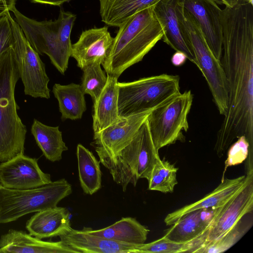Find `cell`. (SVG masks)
<instances>
[{"instance_id": "6da1fadb", "label": "cell", "mask_w": 253, "mask_h": 253, "mask_svg": "<svg viewBox=\"0 0 253 253\" xmlns=\"http://www.w3.org/2000/svg\"><path fill=\"white\" fill-rule=\"evenodd\" d=\"M220 62L227 80L228 107L216 135L214 150L222 156L235 139L245 136L253 152V2L238 0L222 9Z\"/></svg>"}, {"instance_id": "7a4b0ae2", "label": "cell", "mask_w": 253, "mask_h": 253, "mask_svg": "<svg viewBox=\"0 0 253 253\" xmlns=\"http://www.w3.org/2000/svg\"><path fill=\"white\" fill-rule=\"evenodd\" d=\"M153 6L139 11L118 27L111 52L101 63L107 75L119 78L162 39L164 32Z\"/></svg>"}, {"instance_id": "3957f363", "label": "cell", "mask_w": 253, "mask_h": 253, "mask_svg": "<svg viewBox=\"0 0 253 253\" xmlns=\"http://www.w3.org/2000/svg\"><path fill=\"white\" fill-rule=\"evenodd\" d=\"M20 78L11 46L0 54V162L24 154L27 129L17 114L14 91Z\"/></svg>"}, {"instance_id": "277c9868", "label": "cell", "mask_w": 253, "mask_h": 253, "mask_svg": "<svg viewBox=\"0 0 253 253\" xmlns=\"http://www.w3.org/2000/svg\"><path fill=\"white\" fill-rule=\"evenodd\" d=\"M15 21L32 48L39 54H46L52 64L64 74L71 55V34L76 15L61 9L55 20L38 21L22 14L14 7Z\"/></svg>"}, {"instance_id": "5b68a950", "label": "cell", "mask_w": 253, "mask_h": 253, "mask_svg": "<svg viewBox=\"0 0 253 253\" xmlns=\"http://www.w3.org/2000/svg\"><path fill=\"white\" fill-rule=\"evenodd\" d=\"M159 159V151L153 143L147 119L131 141L105 167L125 192L129 184L135 186L139 179L148 180Z\"/></svg>"}, {"instance_id": "8992f818", "label": "cell", "mask_w": 253, "mask_h": 253, "mask_svg": "<svg viewBox=\"0 0 253 253\" xmlns=\"http://www.w3.org/2000/svg\"><path fill=\"white\" fill-rule=\"evenodd\" d=\"M120 117L154 109L180 93L179 77L166 74L118 83Z\"/></svg>"}, {"instance_id": "52a82bcc", "label": "cell", "mask_w": 253, "mask_h": 253, "mask_svg": "<svg viewBox=\"0 0 253 253\" xmlns=\"http://www.w3.org/2000/svg\"><path fill=\"white\" fill-rule=\"evenodd\" d=\"M72 192L64 178L35 188L14 190L0 188V223L15 221L22 216L55 207Z\"/></svg>"}, {"instance_id": "ba28073f", "label": "cell", "mask_w": 253, "mask_h": 253, "mask_svg": "<svg viewBox=\"0 0 253 253\" xmlns=\"http://www.w3.org/2000/svg\"><path fill=\"white\" fill-rule=\"evenodd\" d=\"M177 13L178 18L190 39L197 60V66L208 84L219 114L224 116L228 107V88L220 60L215 57L209 48L196 19L183 7L179 1Z\"/></svg>"}, {"instance_id": "9c48e42d", "label": "cell", "mask_w": 253, "mask_h": 253, "mask_svg": "<svg viewBox=\"0 0 253 253\" xmlns=\"http://www.w3.org/2000/svg\"><path fill=\"white\" fill-rule=\"evenodd\" d=\"M193 100L190 90L180 92L154 109L147 118L150 132L156 148L182 141L183 131L189 128L187 120Z\"/></svg>"}, {"instance_id": "30bf717a", "label": "cell", "mask_w": 253, "mask_h": 253, "mask_svg": "<svg viewBox=\"0 0 253 253\" xmlns=\"http://www.w3.org/2000/svg\"><path fill=\"white\" fill-rule=\"evenodd\" d=\"M253 210V169L248 170L240 189L221 207L216 208L206 231L194 241L193 253L220 239L233 229Z\"/></svg>"}, {"instance_id": "8fae6325", "label": "cell", "mask_w": 253, "mask_h": 253, "mask_svg": "<svg viewBox=\"0 0 253 253\" xmlns=\"http://www.w3.org/2000/svg\"><path fill=\"white\" fill-rule=\"evenodd\" d=\"M153 109L121 117L116 123L94 133L91 145L104 166L131 141Z\"/></svg>"}, {"instance_id": "7c38bea8", "label": "cell", "mask_w": 253, "mask_h": 253, "mask_svg": "<svg viewBox=\"0 0 253 253\" xmlns=\"http://www.w3.org/2000/svg\"><path fill=\"white\" fill-rule=\"evenodd\" d=\"M13 47L25 94L34 98H49V79L45 65L27 41L20 27Z\"/></svg>"}, {"instance_id": "4fadbf2b", "label": "cell", "mask_w": 253, "mask_h": 253, "mask_svg": "<svg viewBox=\"0 0 253 253\" xmlns=\"http://www.w3.org/2000/svg\"><path fill=\"white\" fill-rule=\"evenodd\" d=\"M51 181L50 175L42 170L37 159L24 154L0 164V184L5 188L27 190Z\"/></svg>"}, {"instance_id": "5bb4252c", "label": "cell", "mask_w": 253, "mask_h": 253, "mask_svg": "<svg viewBox=\"0 0 253 253\" xmlns=\"http://www.w3.org/2000/svg\"><path fill=\"white\" fill-rule=\"evenodd\" d=\"M198 22L209 48L220 60L222 50V9L215 0H179Z\"/></svg>"}, {"instance_id": "9a60e30c", "label": "cell", "mask_w": 253, "mask_h": 253, "mask_svg": "<svg viewBox=\"0 0 253 253\" xmlns=\"http://www.w3.org/2000/svg\"><path fill=\"white\" fill-rule=\"evenodd\" d=\"M178 1L159 0L153 5V11L164 32L162 39L176 51L184 54L189 60L197 66L190 39L178 18Z\"/></svg>"}, {"instance_id": "2e32d148", "label": "cell", "mask_w": 253, "mask_h": 253, "mask_svg": "<svg viewBox=\"0 0 253 253\" xmlns=\"http://www.w3.org/2000/svg\"><path fill=\"white\" fill-rule=\"evenodd\" d=\"M113 41L107 26L85 30L72 45L71 56L81 69L90 63H102L110 54Z\"/></svg>"}, {"instance_id": "e0dca14e", "label": "cell", "mask_w": 253, "mask_h": 253, "mask_svg": "<svg viewBox=\"0 0 253 253\" xmlns=\"http://www.w3.org/2000/svg\"><path fill=\"white\" fill-rule=\"evenodd\" d=\"M79 253L61 240L45 241L25 231L9 230L0 238V253Z\"/></svg>"}, {"instance_id": "ac0fdd59", "label": "cell", "mask_w": 253, "mask_h": 253, "mask_svg": "<svg viewBox=\"0 0 253 253\" xmlns=\"http://www.w3.org/2000/svg\"><path fill=\"white\" fill-rule=\"evenodd\" d=\"M29 234L41 239L61 236L71 230L70 213L57 206L36 212L26 223Z\"/></svg>"}, {"instance_id": "d6986e66", "label": "cell", "mask_w": 253, "mask_h": 253, "mask_svg": "<svg viewBox=\"0 0 253 253\" xmlns=\"http://www.w3.org/2000/svg\"><path fill=\"white\" fill-rule=\"evenodd\" d=\"M59 237L65 244L79 253H135L137 245L111 240L83 229L72 228L68 233Z\"/></svg>"}, {"instance_id": "ffe728a7", "label": "cell", "mask_w": 253, "mask_h": 253, "mask_svg": "<svg viewBox=\"0 0 253 253\" xmlns=\"http://www.w3.org/2000/svg\"><path fill=\"white\" fill-rule=\"evenodd\" d=\"M245 178L246 175L231 179L224 178L215 189L202 199L169 213L164 219L165 223L167 225L171 226L191 211L221 207L240 189Z\"/></svg>"}, {"instance_id": "44dd1931", "label": "cell", "mask_w": 253, "mask_h": 253, "mask_svg": "<svg viewBox=\"0 0 253 253\" xmlns=\"http://www.w3.org/2000/svg\"><path fill=\"white\" fill-rule=\"evenodd\" d=\"M107 83L93 101V129L99 132L118 122L121 118L118 107V78L107 75Z\"/></svg>"}, {"instance_id": "7402d4cb", "label": "cell", "mask_w": 253, "mask_h": 253, "mask_svg": "<svg viewBox=\"0 0 253 253\" xmlns=\"http://www.w3.org/2000/svg\"><path fill=\"white\" fill-rule=\"evenodd\" d=\"M216 209H200L189 212L169 228L164 237L173 242L187 243L200 237L208 228Z\"/></svg>"}, {"instance_id": "603a6c76", "label": "cell", "mask_w": 253, "mask_h": 253, "mask_svg": "<svg viewBox=\"0 0 253 253\" xmlns=\"http://www.w3.org/2000/svg\"><path fill=\"white\" fill-rule=\"evenodd\" d=\"M83 229L92 234L111 240L132 245L145 243L150 232L147 227L131 217H122L114 224L104 228L94 230L84 227Z\"/></svg>"}, {"instance_id": "cb8c5ba5", "label": "cell", "mask_w": 253, "mask_h": 253, "mask_svg": "<svg viewBox=\"0 0 253 253\" xmlns=\"http://www.w3.org/2000/svg\"><path fill=\"white\" fill-rule=\"evenodd\" d=\"M101 20L111 26L119 27L128 18L159 0H99Z\"/></svg>"}, {"instance_id": "d4e9b609", "label": "cell", "mask_w": 253, "mask_h": 253, "mask_svg": "<svg viewBox=\"0 0 253 253\" xmlns=\"http://www.w3.org/2000/svg\"><path fill=\"white\" fill-rule=\"evenodd\" d=\"M52 92L57 99L62 120L81 119L86 111L84 93L80 84H55Z\"/></svg>"}, {"instance_id": "484cf974", "label": "cell", "mask_w": 253, "mask_h": 253, "mask_svg": "<svg viewBox=\"0 0 253 253\" xmlns=\"http://www.w3.org/2000/svg\"><path fill=\"white\" fill-rule=\"evenodd\" d=\"M31 130L38 146L47 160L54 162L62 159L63 152L68 148L63 140L59 126H48L34 119Z\"/></svg>"}, {"instance_id": "4316f807", "label": "cell", "mask_w": 253, "mask_h": 253, "mask_svg": "<svg viewBox=\"0 0 253 253\" xmlns=\"http://www.w3.org/2000/svg\"><path fill=\"white\" fill-rule=\"evenodd\" d=\"M77 157L81 186L85 194L92 195L101 187L100 162L81 144L77 147Z\"/></svg>"}, {"instance_id": "83f0119b", "label": "cell", "mask_w": 253, "mask_h": 253, "mask_svg": "<svg viewBox=\"0 0 253 253\" xmlns=\"http://www.w3.org/2000/svg\"><path fill=\"white\" fill-rule=\"evenodd\" d=\"M178 169L168 161L159 159L155 164L147 180L148 189L164 193L173 192L178 182L176 173Z\"/></svg>"}, {"instance_id": "f1b7e54d", "label": "cell", "mask_w": 253, "mask_h": 253, "mask_svg": "<svg viewBox=\"0 0 253 253\" xmlns=\"http://www.w3.org/2000/svg\"><path fill=\"white\" fill-rule=\"evenodd\" d=\"M101 64L100 62L90 63L82 69L83 75L81 85L84 94H89L93 102L98 97L107 81Z\"/></svg>"}, {"instance_id": "f546056e", "label": "cell", "mask_w": 253, "mask_h": 253, "mask_svg": "<svg viewBox=\"0 0 253 253\" xmlns=\"http://www.w3.org/2000/svg\"><path fill=\"white\" fill-rule=\"evenodd\" d=\"M242 220L225 235L213 242L205 245L195 253H219L229 249L235 245L250 229V225Z\"/></svg>"}, {"instance_id": "4dcf8cb0", "label": "cell", "mask_w": 253, "mask_h": 253, "mask_svg": "<svg viewBox=\"0 0 253 253\" xmlns=\"http://www.w3.org/2000/svg\"><path fill=\"white\" fill-rule=\"evenodd\" d=\"M192 248L191 242L177 243L170 241L163 236L151 243L136 245L135 253H190Z\"/></svg>"}, {"instance_id": "1f68e13d", "label": "cell", "mask_w": 253, "mask_h": 253, "mask_svg": "<svg viewBox=\"0 0 253 253\" xmlns=\"http://www.w3.org/2000/svg\"><path fill=\"white\" fill-rule=\"evenodd\" d=\"M19 27L9 11L0 15V54L14 45Z\"/></svg>"}, {"instance_id": "d6a6232c", "label": "cell", "mask_w": 253, "mask_h": 253, "mask_svg": "<svg viewBox=\"0 0 253 253\" xmlns=\"http://www.w3.org/2000/svg\"><path fill=\"white\" fill-rule=\"evenodd\" d=\"M228 150L223 176L228 167L241 164L248 158L250 144L246 137L241 136L230 145Z\"/></svg>"}, {"instance_id": "836d02e7", "label": "cell", "mask_w": 253, "mask_h": 253, "mask_svg": "<svg viewBox=\"0 0 253 253\" xmlns=\"http://www.w3.org/2000/svg\"><path fill=\"white\" fill-rule=\"evenodd\" d=\"M16 0H0V15L7 11H11L15 7Z\"/></svg>"}, {"instance_id": "e575fe53", "label": "cell", "mask_w": 253, "mask_h": 253, "mask_svg": "<svg viewBox=\"0 0 253 253\" xmlns=\"http://www.w3.org/2000/svg\"><path fill=\"white\" fill-rule=\"evenodd\" d=\"M187 59L184 54L180 52L176 51L172 55L171 61L174 66H180L184 64Z\"/></svg>"}, {"instance_id": "d590c367", "label": "cell", "mask_w": 253, "mask_h": 253, "mask_svg": "<svg viewBox=\"0 0 253 253\" xmlns=\"http://www.w3.org/2000/svg\"><path fill=\"white\" fill-rule=\"evenodd\" d=\"M33 2L59 6L70 0H30Z\"/></svg>"}, {"instance_id": "8d00e7d4", "label": "cell", "mask_w": 253, "mask_h": 253, "mask_svg": "<svg viewBox=\"0 0 253 253\" xmlns=\"http://www.w3.org/2000/svg\"><path fill=\"white\" fill-rule=\"evenodd\" d=\"M224 4L226 6L233 7L236 4L238 0H218Z\"/></svg>"}, {"instance_id": "74e56055", "label": "cell", "mask_w": 253, "mask_h": 253, "mask_svg": "<svg viewBox=\"0 0 253 253\" xmlns=\"http://www.w3.org/2000/svg\"><path fill=\"white\" fill-rule=\"evenodd\" d=\"M1 187V185H0V187Z\"/></svg>"}]
</instances>
